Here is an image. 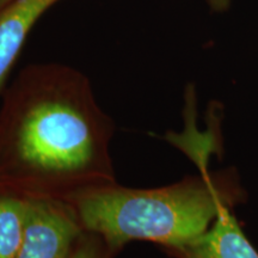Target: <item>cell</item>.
Segmentation results:
<instances>
[{
	"label": "cell",
	"mask_w": 258,
	"mask_h": 258,
	"mask_svg": "<svg viewBox=\"0 0 258 258\" xmlns=\"http://www.w3.org/2000/svg\"><path fill=\"white\" fill-rule=\"evenodd\" d=\"M15 0H0V12L4 11L9 5H11Z\"/></svg>",
	"instance_id": "52a82bcc"
},
{
	"label": "cell",
	"mask_w": 258,
	"mask_h": 258,
	"mask_svg": "<svg viewBox=\"0 0 258 258\" xmlns=\"http://www.w3.org/2000/svg\"><path fill=\"white\" fill-rule=\"evenodd\" d=\"M185 176L173 184L137 189L114 184L67 200L84 231L98 234L116 257L131 241H150L161 250L189 244L211 227L224 207L246 201L234 167Z\"/></svg>",
	"instance_id": "7a4b0ae2"
},
{
	"label": "cell",
	"mask_w": 258,
	"mask_h": 258,
	"mask_svg": "<svg viewBox=\"0 0 258 258\" xmlns=\"http://www.w3.org/2000/svg\"><path fill=\"white\" fill-rule=\"evenodd\" d=\"M233 209L224 207L205 233L164 252L172 258H258L257 249L244 234Z\"/></svg>",
	"instance_id": "277c9868"
},
{
	"label": "cell",
	"mask_w": 258,
	"mask_h": 258,
	"mask_svg": "<svg viewBox=\"0 0 258 258\" xmlns=\"http://www.w3.org/2000/svg\"><path fill=\"white\" fill-rule=\"evenodd\" d=\"M70 258H115L98 234L83 231Z\"/></svg>",
	"instance_id": "8992f818"
},
{
	"label": "cell",
	"mask_w": 258,
	"mask_h": 258,
	"mask_svg": "<svg viewBox=\"0 0 258 258\" xmlns=\"http://www.w3.org/2000/svg\"><path fill=\"white\" fill-rule=\"evenodd\" d=\"M112 117L76 67L38 62L17 73L0 104V188L67 200L117 182Z\"/></svg>",
	"instance_id": "6da1fadb"
},
{
	"label": "cell",
	"mask_w": 258,
	"mask_h": 258,
	"mask_svg": "<svg viewBox=\"0 0 258 258\" xmlns=\"http://www.w3.org/2000/svg\"><path fill=\"white\" fill-rule=\"evenodd\" d=\"M27 200V222L17 258H70L84 231L70 203Z\"/></svg>",
	"instance_id": "3957f363"
},
{
	"label": "cell",
	"mask_w": 258,
	"mask_h": 258,
	"mask_svg": "<svg viewBox=\"0 0 258 258\" xmlns=\"http://www.w3.org/2000/svg\"><path fill=\"white\" fill-rule=\"evenodd\" d=\"M28 200L0 188V258H17L27 222Z\"/></svg>",
	"instance_id": "5b68a950"
}]
</instances>
